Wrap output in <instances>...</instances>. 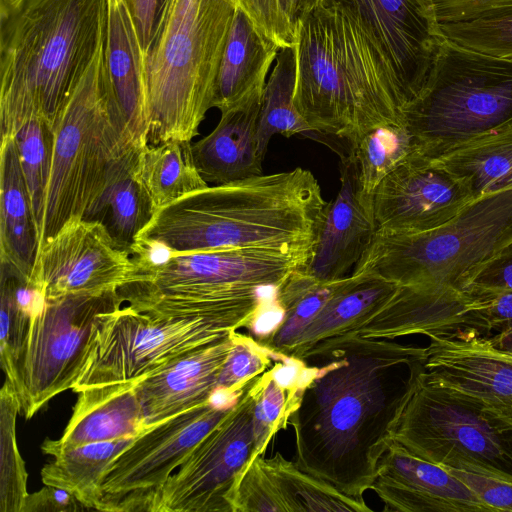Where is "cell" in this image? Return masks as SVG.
Segmentation results:
<instances>
[{"instance_id":"obj_23","label":"cell","mask_w":512,"mask_h":512,"mask_svg":"<svg viewBox=\"0 0 512 512\" xmlns=\"http://www.w3.org/2000/svg\"><path fill=\"white\" fill-rule=\"evenodd\" d=\"M106 79L133 142L148 144V108L144 51L122 0H107L103 42Z\"/></svg>"},{"instance_id":"obj_27","label":"cell","mask_w":512,"mask_h":512,"mask_svg":"<svg viewBox=\"0 0 512 512\" xmlns=\"http://www.w3.org/2000/svg\"><path fill=\"white\" fill-rule=\"evenodd\" d=\"M139 150L133 146L112 163L100 195L83 217L102 224L114 243L128 252L156 212L140 179Z\"/></svg>"},{"instance_id":"obj_37","label":"cell","mask_w":512,"mask_h":512,"mask_svg":"<svg viewBox=\"0 0 512 512\" xmlns=\"http://www.w3.org/2000/svg\"><path fill=\"white\" fill-rule=\"evenodd\" d=\"M414 151L412 139L404 126L381 125L359 137L341 158L351 161L360 190L370 195Z\"/></svg>"},{"instance_id":"obj_7","label":"cell","mask_w":512,"mask_h":512,"mask_svg":"<svg viewBox=\"0 0 512 512\" xmlns=\"http://www.w3.org/2000/svg\"><path fill=\"white\" fill-rule=\"evenodd\" d=\"M52 130V163L39 248L67 223L83 219L100 195L112 163L137 146L110 92L103 45L63 105Z\"/></svg>"},{"instance_id":"obj_8","label":"cell","mask_w":512,"mask_h":512,"mask_svg":"<svg viewBox=\"0 0 512 512\" xmlns=\"http://www.w3.org/2000/svg\"><path fill=\"white\" fill-rule=\"evenodd\" d=\"M403 124L415 151L429 158L511 126L512 59L445 38Z\"/></svg>"},{"instance_id":"obj_42","label":"cell","mask_w":512,"mask_h":512,"mask_svg":"<svg viewBox=\"0 0 512 512\" xmlns=\"http://www.w3.org/2000/svg\"><path fill=\"white\" fill-rule=\"evenodd\" d=\"M443 36L484 54L512 59V14L475 21L441 24Z\"/></svg>"},{"instance_id":"obj_48","label":"cell","mask_w":512,"mask_h":512,"mask_svg":"<svg viewBox=\"0 0 512 512\" xmlns=\"http://www.w3.org/2000/svg\"><path fill=\"white\" fill-rule=\"evenodd\" d=\"M88 510L72 493L65 489L45 485L28 493L21 512H78Z\"/></svg>"},{"instance_id":"obj_46","label":"cell","mask_w":512,"mask_h":512,"mask_svg":"<svg viewBox=\"0 0 512 512\" xmlns=\"http://www.w3.org/2000/svg\"><path fill=\"white\" fill-rule=\"evenodd\" d=\"M462 290L512 292V243L476 267L465 279Z\"/></svg>"},{"instance_id":"obj_47","label":"cell","mask_w":512,"mask_h":512,"mask_svg":"<svg viewBox=\"0 0 512 512\" xmlns=\"http://www.w3.org/2000/svg\"><path fill=\"white\" fill-rule=\"evenodd\" d=\"M444 468L465 483L486 505L496 511H512V480L474 470Z\"/></svg>"},{"instance_id":"obj_50","label":"cell","mask_w":512,"mask_h":512,"mask_svg":"<svg viewBox=\"0 0 512 512\" xmlns=\"http://www.w3.org/2000/svg\"><path fill=\"white\" fill-rule=\"evenodd\" d=\"M133 20L143 51L145 52L154 28L157 0H122Z\"/></svg>"},{"instance_id":"obj_30","label":"cell","mask_w":512,"mask_h":512,"mask_svg":"<svg viewBox=\"0 0 512 512\" xmlns=\"http://www.w3.org/2000/svg\"><path fill=\"white\" fill-rule=\"evenodd\" d=\"M431 159L459 179L474 199L512 189V125Z\"/></svg>"},{"instance_id":"obj_15","label":"cell","mask_w":512,"mask_h":512,"mask_svg":"<svg viewBox=\"0 0 512 512\" xmlns=\"http://www.w3.org/2000/svg\"><path fill=\"white\" fill-rule=\"evenodd\" d=\"M320 1L357 23L385 61L407 106L422 90L445 39L432 0Z\"/></svg>"},{"instance_id":"obj_24","label":"cell","mask_w":512,"mask_h":512,"mask_svg":"<svg viewBox=\"0 0 512 512\" xmlns=\"http://www.w3.org/2000/svg\"><path fill=\"white\" fill-rule=\"evenodd\" d=\"M77 394L73 413L61 437L42 443L44 454L54 457L88 443L135 437L148 428L135 384L96 386Z\"/></svg>"},{"instance_id":"obj_52","label":"cell","mask_w":512,"mask_h":512,"mask_svg":"<svg viewBox=\"0 0 512 512\" xmlns=\"http://www.w3.org/2000/svg\"><path fill=\"white\" fill-rule=\"evenodd\" d=\"M18 0H0V9L5 8L13 3H15Z\"/></svg>"},{"instance_id":"obj_33","label":"cell","mask_w":512,"mask_h":512,"mask_svg":"<svg viewBox=\"0 0 512 512\" xmlns=\"http://www.w3.org/2000/svg\"><path fill=\"white\" fill-rule=\"evenodd\" d=\"M191 144L168 141L140 148L139 175L155 211L208 187L196 168Z\"/></svg>"},{"instance_id":"obj_51","label":"cell","mask_w":512,"mask_h":512,"mask_svg":"<svg viewBox=\"0 0 512 512\" xmlns=\"http://www.w3.org/2000/svg\"><path fill=\"white\" fill-rule=\"evenodd\" d=\"M489 338L499 349L512 353V323L503 326Z\"/></svg>"},{"instance_id":"obj_10","label":"cell","mask_w":512,"mask_h":512,"mask_svg":"<svg viewBox=\"0 0 512 512\" xmlns=\"http://www.w3.org/2000/svg\"><path fill=\"white\" fill-rule=\"evenodd\" d=\"M418 367L391 438L443 467L512 480V427L427 384Z\"/></svg>"},{"instance_id":"obj_21","label":"cell","mask_w":512,"mask_h":512,"mask_svg":"<svg viewBox=\"0 0 512 512\" xmlns=\"http://www.w3.org/2000/svg\"><path fill=\"white\" fill-rule=\"evenodd\" d=\"M341 185L327 202L312 256L302 270L318 281L348 276L376 231L370 195L360 190L351 161L341 158Z\"/></svg>"},{"instance_id":"obj_43","label":"cell","mask_w":512,"mask_h":512,"mask_svg":"<svg viewBox=\"0 0 512 512\" xmlns=\"http://www.w3.org/2000/svg\"><path fill=\"white\" fill-rule=\"evenodd\" d=\"M233 346L218 378L217 391L236 396L253 377L263 373L279 358L252 337L232 333Z\"/></svg>"},{"instance_id":"obj_34","label":"cell","mask_w":512,"mask_h":512,"mask_svg":"<svg viewBox=\"0 0 512 512\" xmlns=\"http://www.w3.org/2000/svg\"><path fill=\"white\" fill-rule=\"evenodd\" d=\"M0 283V362L5 380H11L32 319L45 299L31 278L5 262H1Z\"/></svg>"},{"instance_id":"obj_3","label":"cell","mask_w":512,"mask_h":512,"mask_svg":"<svg viewBox=\"0 0 512 512\" xmlns=\"http://www.w3.org/2000/svg\"><path fill=\"white\" fill-rule=\"evenodd\" d=\"M294 105L315 134L346 147L370 129L403 124L405 100L357 23L323 1L297 22ZM344 153V155H345Z\"/></svg>"},{"instance_id":"obj_5","label":"cell","mask_w":512,"mask_h":512,"mask_svg":"<svg viewBox=\"0 0 512 512\" xmlns=\"http://www.w3.org/2000/svg\"><path fill=\"white\" fill-rule=\"evenodd\" d=\"M135 279L118 292L135 311L156 318H201L225 331L251 327L260 289L280 287L309 257L264 249L173 253L137 240Z\"/></svg>"},{"instance_id":"obj_20","label":"cell","mask_w":512,"mask_h":512,"mask_svg":"<svg viewBox=\"0 0 512 512\" xmlns=\"http://www.w3.org/2000/svg\"><path fill=\"white\" fill-rule=\"evenodd\" d=\"M473 332L490 334L479 314L475 295L453 288L422 290L398 286L357 334L364 338L394 340L417 334L436 339Z\"/></svg>"},{"instance_id":"obj_22","label":"cell","mask_w":512,"mask_h":512,"mask_svg":"<svg viewBox=\"0 0 512 512\" xmlns=\"http://www.w3.org/2000/svg\"><path fill=\"white\" fill-rule=\"evenodd\" d=\"M233 332L182 355L135 384L148 428L212 400L233 346Z\"/></svg>"},{"instance_id":"obj_41","label":"cell","mask_w":512,"mask_h":512,"mask_svg":"<svg viewBox=\"0 0 512 512\" xmlns=\"http://www.w3.org/2000/svg\"><path fill=\"white\" fill-rule=\"evenodd\" d=\"M256 29L280 49L293 46L297 22L308 0H236Z\"/></svg>"},{"instance_id":"obj_18","label":"cell","mask_w":512,"mask_h":512,"mask_svg":"<svg viewBox=\"0 0 512 512\" xmlns=\"http://www.w3.org/2000/svg\"><path fill=\"white\" fill-rule=\"evenodd\" d=\"M376 230L417 233L456 216L474 198L431 158L414 151L370 194Z\"/></svg>"},{"instance_id":"obj_39","label":"cell","mask_w":512,"mask_h":512,"mask_svg":"<svg viewBox=\"0 0 512 512\" xmlns=\"http://www.w3.org/2000/svg\"><path fill=\"white\" fill-rule=\"evenodd\" d=\"M13 136L40 236L52 163V126L41 118H31Z\"/></svg>"},{"instance_id":"obj_11","label":"cell","mask_w":512,"mask_h":512,"mask_svg":"<svg viewBox=\"0 0 512 512\" xmlns=\"http://www.w3.org/2000/svg\"><path fill=\"white\" fill-rule=\"evenodd\" d=\"M118 291L45 299L33 317L11 380L19 415L32 418L56 395L73 389L101 315L123 306Z\"/></svg>"},{"instance_id":"obj_2","label":"cell","mask_w":512,"mask_h":512,"mask_svg":"<svg viewBox=\"0 0 512 512\" xmlns=\"http://www.w3.org/2000/svg\"><path fill=\"white\" fill-rule=\"evenodd\" d=\"M327 202L297 167L208 186L157 210L137 239L173 253L264 249L312 256Z\"/></svg>"},{"instance_id":"obj_44","label":"cell","mask_w":512,"mask_h":512,"mask_svg":"<svg viewBox=\"0 0 512 512\" xmlns=\"http://www.w3.org/2000/svg\"><path fill=\"white\" fill-rule=\"evenodd\" d=\"M234 512H290L276 478L264 465L263 455L254 457L244 470Z\"/></svg>"},{"instance_id":"obj_28","label":"cell","mask_w":512,"mask_h":512,"mask_svg":"<svg viewBox=\"0 0 512 512\" xmlns=\"http://www.w3.org/2000/svg\"><path fill=\"white\" fill-rule=\"evenodd\" d=\"M397 287L376 275L351 273L302 332L288 358L304 361L319 344L357 333L393 296Z\"/></svg>"},{"instance_id":"obj_35","label":"cell","mask_w":512,"mask_h":512,"mask_svg":"<svg viewBox=\"0 0 512 512\" xmlns=\"http://www.w3.org/2000/svg\"><path fill=\"white\" fill-rule=\"evenodd\" d=\"M295 80L296 51L293 45L279 50L263 90L257 124L258 148L263 159L274 135L315 134L294 105Z\"/></svg>"},{"instance_id":"obj_54","label":"cell","mask_w":512,"mask_h":512,"mask_svg":"<svg viewBox=\"0 0 512 512\" xmlns=\"http://www.w3.org/2000/svg\"><path fill=\"white\" fill-rule=\"evenodd\" d=\"M316 1H317V0H308V7H307V9H308L310 6H312ZM307 9H306V10H307Z\"/></svg>"},{"instance_id":"obj_40","label":"cell","mask_w":512,"mask_h":512,"mask_svg":"<svg viewBox=\"0 0 512 512\" xmlns=\"http://www.w3.org/2000/svg\"><path fill=\"white\" fill-rule=\"evenodd\" d=\"M18 414V399L5 381L0 390V512H21L28 495L27 472L16 439Z\"/></svg>"},{"instance_id":"obj_4","label":"cell","mask_w":512,"mask_h":512,"mask_svg":"<svg viewBox=\"0 0 512 512\" xmlns=\"http://www.w3.org/2000/svg\"><path fill=\"white\" fill-rule=\"evenodd\" d=\"M107 0H18L0 9L1 138L51 126L100 51Z\"/></svg>"},{"instance_id":"obj_53","label":"cell","mask_w":512,"mask_h":512,"mask_svg":"<svg viewBox=\"0 0 512 512\" xmlns=\"http://www.w3.org/2000/svg\"><path fill=\"white\" fill-rule=\"evenodd\" d=\"M166 0H157V4H158V7H157V12L158 10L164 5Z\"/></svg>"},{"instance_id":"obj_45","label":"cell","mask_w":512,"mask_h":512,"mask_svg":"<svg viewBox=\"0 0 512 512\" xmlns=\"http://www.w3.org/2000/svg\"><path fill=\"white\" fill-rule=\"evenodd\" d=\"M432 4L440 25L512 14V0H432Z\"/></svg>"},{"instance_id":"obj_1","label":"cell","mask_w":512,"mask_h":512,"mask_svg":"<svg viewBox=\"0 0 512 512\" xmlns=\"http://www.w3.org/2000/svg\"><path fill=\"white\" fill-rule=\"evenodd\" d=\"M425 348L357 333L316 346L304 360L294 429L295 465L363 499L423 363Z\"/></svg>"},{"instance_id":"obj_36","label":"cell","mask_w":512,"mask_h":512,"mask_svg":"<svg viewBox=\"0 0 512 512\" xmlns=\"http://www.w3.org/2000/svg\"><path fill=\"white\" fill-rule=\"evenodd\" d=\"M283 358L259 377L253 416L255 457L263 455L271 439L286 429L300 402L303 361L292 358L289 365L281 362Z\"/></svg>"},{"instance_id":"obj_14","label":"cell","mask_w":512,"mask_h":512,"mask_svg":"<svg viewBox=\"0 0 512 512\" xmlns=\"http://www.w3.org/2000/svg\"><path fill=\"white\" fill-rule=\"evenodd\" d=\"M234 401L216 404L211 400L135 436L104 471L98 511L150 512L168 478Z\"/></svg>"},{"instance_id":"obj_26","label":"cell","mask_w":512,"mask_h":512,"mask_svg":"<svg viewBox=\"0 0 512 512\" xmlns=\"http://www.w3.org/2000/svg\"><path fill=\"white\" fill-rule=\"evenodd\" d=\"M279 50L237 6L215 80L212 108L223 112L263 92Z\"/></svg>"},{"instance_id":"obj_13","label":"cell","mask_w":512,"mask_h":512,"mask_svg":"<svg viewBox=\"0 0 512 512\" xmlns=\"http://www.w3.org/2000/svg\"><path fill=\"white\" fill-rule=\"evenodd\" d=\"M260 374L192 449L155 498L150 512H234L241 476L255 457L254 407Z\"/></svg>"},{"instance_id":"obj_32","label":"cell","mask_w":512,"mask_h":512,"mask_svg":"<svg viewBox=\"0 0 512 512\" xmlns=\"http://www.w3.org/2000/svg\"><path fill=\"white\" fill-rule=\"evenodd\" d=\"M133 439L93 442L65 450L42 467V482L72 493L88 510H98L104 471Z\"/></svg>"},{"instance_id":"obj_38","label":"cell","mask_w":512,"mask_h":512,"mask_svg":"<svg viewBox=\"0 0 512 512\" xmlns=\"http://www.w3.org/2000/svg\"><path fill=\"white\" fill-rule=\"evenodd\" d=\"M267 469L276 478L290 512H371L364 499L347 496L329 483L302 470L279 452L264 458Z\"/></svg>"},{"instance_id":"obj_19","label":"cell","mask_w":512,"mask_h":512,"mask_svg":"<svg viewBox=\"0 0 512 512\" xmlns=\"http://www.w3.org/2000/svg\"><path fill=\"white\" fill-rule=\"evenodd\" d=\"M370 489L382 500L385 512H497L447 469L393 440Z\"/></svg>"},{"instance_id":"obj_25","label":"cell","mask_w":512,"mask_h":512,"mask_svg":"<svg viewBox=\"0 0 512 512\" xmlns=\"http://www.w3.org/2000/svg\"><path fill=\"white\" fill-rule=\"evenodd\" d=\"M263 92L221 112L217 126L191 144L196 168L207 183L228 184L262 174L257 124Z\"/></svg>"},{"instance_id":"obj_6","label":"cell","mask_w":512,"mask_h":512,"mask_svg":"<svg viewBox=\"0 0 512 512\" xmlns=\"http://www.w3.org/2000/svg\"><path fill=\"white\" fill-rule=\"evenodd\" d=\"M236 0H166L144 52L148 144L191 141L212 108Z\"/></svg>"},{"instance_id":"obj_29","label":"cell","mask_w":512,"mask_h":512,"mask_svg":"<svg viewBox=\"0 0 512 512\" xmlns=\"http://www.w3.org/2000/svg\"><path fill=\"white\" fill-rule=\"evenodd\" d=\"M0 255L31 278L39 250V233L14 136L1 138Z\"/></svg>"},{"instance_id":"obj_17","label":"cell","mask_w":512,"mask_h":512,"mask_svg":"<svg viewBox=\"0 0 512 512\" xmlns=\"http://www.w3.org/2000/svg\"><path fill=\"white\" fill-rule=\"evenodd\" d=\"M423 380L512 427V353L486 335L431 339Z\"/></svg>"},{"instance_id":"obj_12","label":"cell","mask_w":512,"mask_h":512,"mask_svg":"<svg viewBox=\"0 0 512 512\" xmlns=\"http://www.w3.org/2000/svg\"><path fill=\"white\" fill-rule=\"evenodd\" d=\"M231 332L201 318H156L122 306L98 320L84 368L72 390L78 393L108 384H136Z\"/></svg>"},{"instance_id":"obj_16","label":"cell","mask_w":512,"mask_h":512,"mask_svg":"<svg viewBox=\"0 0 512 512\" xmlns=\"http://www.w3.org/2000/svg\"><path fill=\"white\" fill-rule=\"evenodd\" d=\"M130 252L105 227L84 219L67 223L38 250L31 279L44 299L118 291L135 279Z\"/></svg>"},{"instance_id":"obj_9","label":"cell","mask_w":512,"mask_h":512,"mask_svg":"<svg viewBox=\"0 0 512 512\" xmlns=\"http://www.w3.org/2000/svg\"><path fill=\"white\" fill-rule=\"evenodd\" d=\"M511 243L512 189H507L472 200L431 230H376L352 273L414 289L463 291L467 276Z\"/></svg>"},{"instance_id":"obj_31","label":"cell","mask_w":512,"mask_h":512,"mask_svg":"<svg viewBox=\"0 0 512 512\" xmlns=\"http://www.w3.org/2000/svg\"><path fill=\"white\" fill-rule=\"evenodd\" d=\"M347 277L318 281L302 269L295 271L276 289V302L283 313L281 321L258 341L276 356L288 358L302 332Z\"/></svg>"},{"instance_id":"obj_49","label":"cell","mask_w":512,"mask_h":512,"mask_svg":"<svg viewBox=\"0 0 512 512\" xmlns=\"http://www.w3.org/2000/svg\"><path fill=\"white\" fill-rule=\"evenodd\" d=\"M481 300V313L490 333L512 323V292L507 291H465Z\"/></svg>"}]
</instances>
